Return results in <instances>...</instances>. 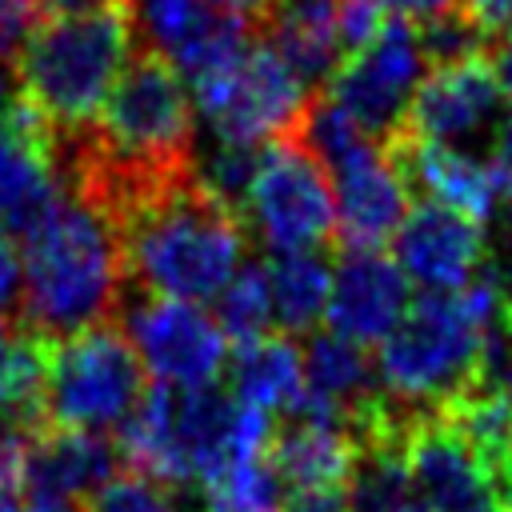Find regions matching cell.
Segmentation results:
<instances>
[{
  "label": "cell",
  "instance_id": "1",
  "mask_svg": "<svg viewBox=\"0 0 512 512\" xmlns=\"http://www.w3.org/2000/svg\"><path fill=\"white\" fill-rule=\"evenodd\" d=\"M20 252L24 288L16 320L32 336L60 340L120 316L128 296L124 236L96 204L64 196L60 208L20 244Z\"/></svg>",
  "mask_w": 512,
  "mask_h": 512
},
{
  "label": "cell",
  "instance_id": "2",
  "mask_svg": "<svg viewBox=\"0 0 512 512\" xmlns=\"http://www.w3.org/2000/svg\"><path fill=\"white\" fill-rule=\"evenodd\" d=\"M128 288L176 300H208L236 276L248 248V224L224 208L196 172L144 200L120 220Z\"/></svg>",
  "mask_w": 512,
  "mask_h": 512
},
{
  "label": "cell",
  "instance_id": "3",
  "mask_svg": "<svg viewBox=\"0 0 512 512\" xmlns=\"http://www.w3.org/2000/svg\"><path fill=\"white\" fill-rule=\"evenodd\" d=\"M500 312L496 272H484L460 292H424L380 344V388L416 416L440 412L480 380L488 328Z\"/></svg>",
  "mask_w": 512,
  "mask_h": 512
},
{
  "label": "cell",
  "instance_id": "4",
  "mask_svg": "<svg viewBox=\"0 0 512 512\" xmlns=\"http://www.w3.org/2000/svg\"><path fill=\"white\" fill-rule=\"evenodd\" d=\"M132 24L124 8L44 20L16 60L20 96H28L56 128L96 120L112 84L128 64Z\"/></svg>",
  "mask_w": 512,
  "mask_h": 512
},
{
  "label": "cell",
  "instance_id": "5",
  "mask_svg": "<svg viewBox=\"0 0 512 512\" xmlns=\"http://www.w3.org/2000/svg\"><path fill=\"white\" fill-rule=\"evenodd\" d=\"M144 392L148 368L124 324L104 320L60 340H44V424L84 432L120 428L124 416L144 400Z\"/></svg>",
  "mask_w": 512,
  "mask_h": 512
},
{
  "label": "cell",
  "instance_id": "6",
  "mask_svg": "<svg viewBox=\"0 0 512 512\" xmlns=\"http://www.w3.org/2000/svg\"><path fill=\"white\" fill-rule=\"evenodd\" d=\"M244 224L268 252H336L332 176L296 136L260 148Z\"/></svg>",
  "mask_w": 512,
  "mask_h": 512
},
{
  "label": "cell",
  "instance_id": "7",
  "mask_svg": "<svg viewBox=\"0 0 512 512\" xmlns=\"http://www.w3.org/2000/svg\"><path fill=\"white\" fill-rule=\"evenodd\" d=\"M312 92L316 88L264 36H256L228 72L192 84V100L208 116L212 132L228 144L252 148L296 136Z\"/></svg>",
  "mask_w": 512,
  "mask_h": 512
},
{
  "label": "cell",
  "instance_id": "8",
  "mask_svg": "<svg viewBox=\"0 0 512 512\" xmlns=\"http://www.w3.org/2000/svg\"><path fill=\"white\" fill-rule=\"evenodd\" d=\"M424 68H428V60L420 52L412 20L388 16L384 28L376 32V40L364 44L360 52H352L324 88L384 148L388 140H396L408 128L412 96H416L420 80L428 76Z\"/></svg>",
  "mask_w": 512,
  "mask_h": 512
},
{
  "label": "cell",
  "instance_id": "9",
  "mask_svg": "<svg viewBox=\"0 0 512 512\" xmlns=\"http://www.w3.org/2000/svg\"><path fill=\"white\" fill-rule=\"evenodd\" d=\"M120 320L144 368L160 384L204 388L220 380L228 364V336L216 324V316H208L200 304L128 288Z\"/></svg>",
  "mask_w": 512,
  "mask_h": 512
},
{
  "label": "cell",
  "instance_id": "10",
  "mask_svg": "<svg viewBox=\"0 0 512 512\" xmlns=\"http://www.w3.org/2000/svg\"><path fill=\"white\" fill-rule=\"evenodd\" d=\"M504 120H508L504 92L492 76V64H488V56H476V60L428 68V76L420 80V88L412 96L404 132L444 144V148H460V152L488 148V156H492ZM476 156H484V152H476Z\"/></svg>",
  "mask_w": 512,
  "mask_h": 512
},
{
  "label": "cell",
  "instance_id": "11",
  "mask_svg": "<svg viewBox=\"0 0 512 512\" xmlns=\"http://www.w3.org/2000/svg\"><path fill=\"white\" fill-rule=\"evenodd\" d=\"M404 460L424 512H500L496 472L444 416L428 412L412 424Z\"/></svg>",
  "mask_w": 512,
  "mask_h": 512
},
{
  "label": "cell",
  "instance_id": "12",
  "mask_svg": "<svg viewBox=\"0 0 512 512\" xmlns=\"http://www.w3.org/2000/svg\"><path fill=\"white\" fill-rule=\"evenodd\" d=\"M392 248V260L404 268V276L428 292H460L488 272L484 224L436 200H420L408 208L400 232L392 236Z\"/></svg>",
  "mask_w": 512,
  "mask_h": 512
},
{
  "label": "cell",
  "instance_id": "13",
  "mask_svg": "<svg viewBox=\"0 0 512 512\" xmlns=\"http://www.w3.org/2000/svg\"><path fill=\"white\" fill-rule=\"evenodd\" d=\"M412 304V280L380 248H340L328 292V332L352 344H384Z\"/></svg>",
  "mask_w": 512,
  "mask_h": 512
},
{
  "label": "cell",
  "instance_id": "14",
  "mask_svg": "<svg viewBox=\"0 0 512 512\" xmlns=\"http://www.w3.org/2000/svg\"><path fill=\"white\" fill-rule=\"evenodd\" d=\"M384 152L400 164L408 188L420 200H436V204L456 208L480 224L492 220L496 200L504 196V180H500L492 156L444 148V144L420 140L412 132H400L396 140H388Z\"/></svg>",
  "mask_w": 512,
  "mask_h": 512
},
{
  "label": "cell",
  "instance_id": "15",
  "mask_svg": "<svg viewBox=\"0 0 512 512\" xmlns=\"http://www.w3.org/2000/svg\"><path fill=\"white\" fill-rule=\"evenodd\" d=\"M336 192V252L340 248H384L408 208L412 188L400 172V164L380 148L332 176Z\"/></svg>",
  "mask_w": 512,
  "mask_h": 512
},
{
  "label": "cell",
  "instance_id": "16",
  "mask_svg": "<svg viewBox=\"0 0 512 512\" xmlns=\"http://www.w3.org/2000/svg\"><path fill=\"white\" fill-rule=\"evenodd\" d=\"M120 468H124V456H120V444L108 440V432L40 424L32 436L24 488L32 500H76V496L84 500Z\"/></svg>",
  "mask_w": 512,
  "mask_h": 512
},
{
  "label": "cell",
  "instance_id": "17",
  "mask_svg": "<svg viewBox=\"0 0 512 512\" xmlns=\"http://www.w3.org/2000/svg\"><path fill=\"white\" fill-rule=\"evenodd\" d=\"M256 28L312 88L328 84L348 60L340 40V0H276Z\"/></svg>",
  "mask_w": 512,
  "mask_h": 512
},
{
  "label": "cell",
  "instance_id": "18",
  "mask_svg": "<svg viewBox=\"0 0 512 512\" xmlns=\"http://www.w3.org/2000/svg\"><path fill=\"white\" fill-rule=\"evenodd\" d=\"M228 392L264 412H292L304 396V352L288 332H264L256 340L236 344L224 364Z\"/></svg>",
  "mask_w": 512,
  "mask_h": 512
},
{
  "label": "cell",
  "instance_id": "19",
  "mask_svg": "<svg viewBox=\"0 0 512 512\" xmlns=\"http://www.w3.org/2000/svg\"><path fill=\"white\" fill-rule=\"evenodd\" d=\"M356 456V440L344 424L328 420H296L284 416V424L272 432L268 464L276 468L284 488H324L344 484Z\"/></svg>",
  "mask_w": 512,
  "mask_h": 512
},
{
  "label": "cell",
  "instance_id": "20",
  "mask_svg": "<svg viewBox=\"0 0 512 512\" xmlns=\"http://www.w3.org/2000/svg\"><path fill=\"white\" fill-rule=\"evenodd\" d=\"M124 12L140 52L164 56L176 72L204 48L224 16L208 0H124Z\"/></svg>",
  "mask_w": 512,
  "mask_h": 512
},
{
  "label": "cell",
  "instance_id": "21",
  "mask_svg": "<svg viewBox=\"0 0 512 512\" xmlns=\"http://www.w3.org/2000/svg\"><path fill=\"white\" fill-rule=\"evenodd\" d=\"M264 268L272 288V320L280 324V332H312L328 308L332 252H272Z\"/></svg>",
  "mask_w": 512,
  "mask_h": 512
},
{
  "label": "cell",
  "instance_id": "22",
  "mask_svg": "<svg viewBox=\"0 0 512 512\" xmlns=\"http://www.w3.org/2000/svg\"><path fill=\"white\" fill-rule=\"evenodd\" d=\"M404 444L408 436H372L356 444V456L344 480L348 512H408L416 504Z\"/></svg>",
  "mask_w": 512,
  "mask_h": 512
},
{
  "label": "cell",
  "instance_id": "23",
  "mask_svg": "<svg viewBox=\"0 0 512 512\" xmlns=\"http://www.w3.org/2000/svg\"><path fill=\"white\" fill-rule=\"evenodd\" d=\"M296 140L328 168V176H336L340 168H348V164L380 152V144L344 112L340 100H332L328 88H316L312 92V100L304 108V120L296 128Z\"/></svg>",
  "mask_w": 512,
  "mask_h": 512
},
{
  "label": "cell",
  "instance_id": "24",
  "mask_svg": "<svg viewBox=\"0 0 512 512\" xmlns=\"http://www.w3.org/2000/svg\"><path fill=\"white\" fill-rule=\"evenodd\" d=\"M216 324L236 344L256 340L276 324L272 320V288H268V268L264 264H240L236 268V276L216 296Z\"/></svg>",
  "mask_w": 512,
  "mask_h": 512
},
{
  "label": "cell",
  "instance_id": "25",
  "mask_svg": "<svg viewBox=\"0 0 512 512\" xmlns=\"http://www.w3.org/2000/svg\"><path fill=\"white\" fill-rule=\"evenodd\" d=\"M284 484L268 456L228 468L224 476L204 484V512H280Z\"/></svg>",
  "mask_w": 512,
  "mask_h": 512
},
{
  "label": "cell",
  "instance_id": "26",
  "mask_svg": "<svg viewBox=\"0 0 512 512\" xmlns=\"http://www.w3.org/2000/svg\"><path fill=\"white\" fill-rule=\"evenodd\" d=\"M80 512H176V488L124 464L80 500Z\"/></svg>",
  "mask_w": 512,
  "mask_h": 512
},
{
  "label": "cell",
  "instance_id": "27",
  "mask_svg": "<svg viewBox=\"0 0 512 512\" xmlns=\"http://www.w3.org/2000/svg\"><path fill=\"white\" fill-rule=\"evenodd\" d=\"M256 168H260V148L220 140V144L208 152V160H196V180H200L224 208H232L236 216H244V204H248Z\"/></svg>",
  "mask_w": 512,
  "mask_h": 512
},
{
  "label": "cell",
  "instance_id": "28",
  "mask_svg": "<svg viewBox=\"0 0 512 512\" xmlns=\"http://www.w3.org/2000/svg\"><path fill=\"white\" fill-rule=\"evenodd\" d=\"M412 28H416V40H420V52H424L428 68H444V64L488 56V40H484V32L472 24V16L464 8L440 12V16L420 20Z\"/></svg>",
  "mask_w": 512,
  "mask_h": 512
},
{
  "label": "cell",
  "instance_id": "29",
  "mask_svg": "<svg viewBox=\"0 0 512 512\" xmlns=\"http://www.w3.org/2000/svg\"><path fill=\"white\" fill-rule=\"evenodd\" d=\"M36 428H40L36 416L0 412V492L16 496L24 488V468H28V452H32Z\"/></svg>",
  "mask_w": 512,
  "mask_h": 512
},
{
  "label": "cell",
  "instance_id": "30",
  "mask_svg": "<svg viewBox=\"0 0 512 512\" xmlns=\"http://www.w3.org/2000/svg\"><path fill=\"white\" fill-rule=\"evenodd\" d=\"M44 12L36 0H0V68H16L28 40L40 32Z\"/></svg>",
  "mask_w": 512,
  "mask_h": 512
},
{
  "label": "cell",
  "instance_id": "31",
  "mask_svg": "<svg viewBox=\"0 0 512 512\" xmlns=\"http://www.w3.org/2000/svg\"><path fill=\"white\" fill-rule=\"evenodd\" d=\"M480 380L512 400V316H508V312H500V316L492 320V328H488Z\"/></svg>",
  "mask_w": 512,
  "mask_h": 512
},
{
  "label": "cell",
  "instance_id": "32",
  "mask_svg": "<svg viewBox=\"0 0 512 512\" xmlns=\"http://www.w3.org/2000/svg\"><path fill=\"white\" fill-rule=\"evenodd\" d=\"M380 28H384L380 0H340V40H344L348 56L360 52L364 44H372Z\"/></svg>",
  "mask_w": 512,
  "mask_h": 512
},
{
  "label": "cell",
  "instance_id": "33",
  "mask_svg": "<svg viewBox=\"0 0 512 512\" xmlns=\"http://www.w3.org/2000/svg\"><path fill=\"white\" fill-rule=\"evenodd\" d=\"M20 288H24V264L16 256V244L0 236V320H16Z\"/></svg>",
  "mask_w": 512,
  "mask_h": 512
},
{
  "label": "cell",
  "instance_id": "34",
  "mask_svg": "<svg viewBox=\"0 0 512 512\" xmlns=\"http://www.w3.org/2000/svg\"><path fill=\"white\" fill-rule=\"evenodd\" d=\"M460 8L472 16V24L484 32L488 44L512 28V0H460Z\"/></svg>",
  "mask_w": 512,
  "mask_h": 512
},
{
  "label": "cell",
  "instance_id": "35",
  "mask_svg": "<svg viewBox=\"0 0 512 512\" xmlns=\"http://www.w3.org/2000/svg\"><path fill=\"white\" fill-rule=\"evenodd\" d=\"M380 8H388V12L400 16V20L420 24V20H432V16H440V12L460 8V0H380Z\"/></svg>",
  "mask_w": 512,
  "mask_h": 512
},
{
  "label": "cell",
  "instance_id": "36",
  "mask_svg": "<svg viewBox=\"0 0 512 512\" xmlns=\"http://www.w3.org/2000/svg\"><path fill=\"white\" fill-rule=\"evenodd\" d=\"M44 20H68V16H92L108 8H124V0H36Z\"/></svg>",
  "mask_w": 512,
  "mask_h": 512
},
{
  "label": "cell",
  "instance_id": "37",
  "mask_svg": "<svg viewBox=\"0 0 512 512\" xmlns=\"http://www.w3.org/2000/svg\"><path fill=\"white\" fill-rule=\"evenodd\" d=\"M488 64H492V76L500 84V92L512 100V28L488 44Z\"/></svg>",
  "mask_w": 512,
  "mask_h": 512
},
{
  "label": "cell",
  "instance_id": "38",
  "mask_svg": "<svg viewBox=\"0 0 512 512\" xmlns=\"http://www.w3.org/2000/svg\"><path fill=\"white\" fill-rule=\"evenodd\" d=\"M216 12H228V16H240V20H252V24H260L268 12H272V4L276 0H208Z\"/></svg>",
  "mask_w": 512,
  "mask_h": 512
},
{
  "label": "cell",
  "instance_id": "39",
  "mask_svg": "<svg viewBox=\"0 0 512 512\" xmlns=\"http://www.w3.org/2000/svg\"><path fill=\"white\" fill-rule=\"evenodd\" d=\"M492 160H496V172H500V180H504V192L512 196V116L504 120V128H500V136H496Z\"/></svg>",
  "mask_w": 512,
  "mask_h": 512
},
{
  "label": "cell",
  "instance_id": "40",
  "mask_svg": "<svg viewBox=\"0 0 512 512\" xmlns=\"http://www.w3.org/2000/svg\"><path fill=\"white\" fill-rule=\"evenodd\" d=\"M28 512H80L76 500H32Z\"/></svg>",
  "mask_w": 512,
  "mask_h": 512
},
{
  "label": "cell",
  "instance_id": "41",
  "mask_svg": "<svg viewBox=\"0 0 512 512\" xmlns=\"http://www.w3.org/2000/svg\"><path fill=\"white\" fill-rule=\"evenodd\" d=\"M500 512H512V468L500 476Z\"/></svg>",
  "mask_w": 512,
  "mask_h": 512
},
{
  "label": "cell",
  "instance_id": "42",
  "mask_svg": "<svg viewBox=\"0 0 512 512\" xmlns=\"http://www.w3.org/2000/svg\"><path fill=\"white\" fill-rule=\"evenodd\" d=\"M0 512H20V504H16L12 492H0Z\"/></svg>",
  "mask_w": 512,
  "mask_h": 512
},
{
  "label": "cell",
  "instance_id": "43",
  "mask_svg": "<svg viewBox=\"0 0 512 512\" xmlns=\"http://www.w3.org/2000/svg\"><path fill=\"white\" fill-rule=\"evenodd\" d=\"M4 104H8V88H4V80H0V112H4Z\"/></svg>",
  "mask_w": 512,
  "mask_h": 512
},
{
  "label": "cell",
  "instance_id": "44",
  "mask_svg": "<svg viewBox=\"0 0 512 512\" xmlns=\"http://www.w3.org/2000/svg\"><path fill=\"white\" fill-rule=\"evenodd\" d=\"M408 512H424V508H420V504H412V508H408Z\"/></svg>",
  "mask_w": 512,
  "mask_h": 512
},
{
  "label": "cell",
  "instance_id": "45",
  "mask_svg": "<svg viewBox=\"0 0 512 512\" xmlns=\"http://www.w3.org/2000/svg\"><path fill=\"white\" fill-rule=\"evenodd\" d=\"M508 236H512V224H508Z\"/></svg>",
  "mask_w": 512,
  "mask_h": 512
},
{
  "label": "cell",
  "instance_id": "46",
  "mask_svg": "<svg viewBox=\"0 0 512 512\" xmlns=\"http://www.w3.org/2000/svg\"><path fill=\"white\" fill-rule=\"evenodd\" d=\"M176 512H180V508H176Z\"/></svg>",
  "mask_w": 512,
  "mask_h": 512
}]
</instances>
